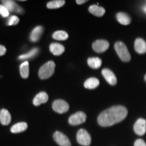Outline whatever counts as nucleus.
I'll return each instance as SVG.
<instances>
[{"mask_svg": "<svg viewBox=\"0 0 146 146\" xmlns=\"http://www.w3.org/2000/svg\"><path fill=\"white\" fill-rule=\"evenodd\" d=\"M128 110L123 106H114L103 111L98 118L101 127H110L117 124L127 117Z\"/></svg>", "mask_w": 146, "mask_h": 146, "instance_id": "1", "label": "nucleus"}, {"mask_svg": "<svg viewBox=\"0 0 146 146\" xmlns=\"http://www.w3.org/2000/svg\"><path fill=\"white\" fill-rule=\"evenodd\" d=\"M56 64L53 61H49L44 64L39 70V76L41 79H47L51 77L54 73Z\"/></svg>", "mask_w": 146, "mask_h": 146, "instance_id": "2", "label": "nucleus"}, {"mask_svg": "<svg viewBox=\"0 0 146 146\" xmlns=\"http://www.w3.org/2000/svg\"><path fill=\"white\" fill-rule=\"evenodd\" d=\"M114 49L118 57L123 62H129L131 60V55L125 43L118 41L115 43Z\"/></svg>", "mask_w": 146, "mask_h": 146, "instance_id": "3", "label": "nucleus"}, {"mask_svg": "<svg viewBox=\"0 0 146 146\" xmlns=\"http://www.w3.org/2000/svg\"><path fill=\"white\" fill-rule=\"evenodd\" d=\"M76 140L80 145L83 146H89L91 143L90 135L85 129H83L78 130L76 134Z\"/></svg>", "mask_w": 146, "mask_h": 146, "instance_id": "4", "label": "nucleus"}, {"mask_svg": "<svg viewBox=\"0 0 146 146\" xmlns=\"http://www.w3.org/2000/svg\"><path fill=\"white\" fill-rule=\"evenodd\" d=\"M1 3L3 5H4L5 8L8 9L9 12H15V13L21 14H23L25 12V10L21 6H20L15 1H12V0H3V1H1Z\"/></svg>", "mask_w": 146, "mask_h": 146, "instance_id": "5", "label": "nucleus"}, {"mask_svg": "<svg viewBox=\"0 0 146 146\" xmlns=\"http://www.w3.org/2000/svg\"><path fill=\"white\" fill-rule=\"evenodd\" d=\"M52 108L56 112L63 114L69 110V105L66 102L62 100H55L52 104Z\"/></svg>", "mask_w": 146, "mask_h": 146, "instance_id": "6", "label": "nucleus"}, {"mask_svg": "<svg viewBox=\"0 0 146 146\" xmlns=\"http://www.w3.org/2000/svg\"><path fill=\"white\" fill-rule=\"evenodd\" d=\"M87 116L83 112H77L71 115L68 119V123L71 125H78L86 121Z\"/></svg>", "mask_w": 146, "mask_h": 146, "instance_id": "7", "label": "nucleus"}, {"mask_svg": "<svg viewBox=\"0 0 146 146\" xmlns=\"http://www.w3.org/2000/svg\"><path fill=\"white\" fill-rule=\"evenodd\" d=\"M53 137L54 141L60 146H71V143L68 137L60 131L55 132Z\"/></svg>", "mask_w": 146, "mask_h": 146, "instance_id": "8", "label": "nucleus"}, {"mask_svg": "<svg viewBox=\"0 0 146 146\" xmlns=\"http://www.w3.org/2000/svg\"><path fill=\"white\" fill-rule=\"evenodd\" d=\"M135 133L138 135H143L146 132V121L143 118H139L133 127Z\"/></svg>", "mask_w": 146, "mask_h": 146, "instance_id": "9", "label": "nucleus"}, {"mask_svg": "<svg viewBox=\"0 0 146 146\" xmlns=\"http://www.w3.org/2000/svg\"><path fill=\"white\" fill-rule=\"evenodd\" d=\"M109 43L106 40H97L93 43V50L97 53H102L109 48Z\"/></svg>", "mask_w": 146, "mask_h": 146, "instance_id": "10", "label": "nucleus"}, {"mask_svg": "<svg viewBox=\"0 0 146 146\" xmlns=\"http://www.w3.org/2000/svg\"><path fill=\"white\" fill-rule=\"evenodd\" d=\"M102 75L106 80V81L110 85H115L117 83V78H116V76L114 74V72L110 69L104 68L102 71Z\"/></svg>", "mask_w": 146, "mask_h": 146, "instance_id": "11", "label": "nucleus"}, {"mask_svg": "<svg viewBox=\"0 0 146 146\" xmlns=\"http://www.w3.org/2000/svg\"><path fill=\"white\" fill-rule=\"evenodd\" d=\"M48 95L47 94V93L42 91V92H40L37 95H36V96L34 98L33 101V103L34 106H38L42 104L46 103L48 101Z\"/></svg>", "mask_w": 146, "mask_h": 146, "instance_id": "12", "label": "nucleus"}, {"mask_svg": "<svg viewBox=\"0 0 146 146\" xmlns=\"http://www.w3.org/2000/svg\"><path fill=\"white\" fill-rule=\"evenodd\" d=\"M43 28L41 26L36 27L32 31L30 35V39L32 42L38 41L41 38V36L43 34Z\"/></svg>", "mask_w": 146, "mask_h": 146, "instance_id": "13", "label": "nucleus"}, {"mask_svg": "<svg viewBox=\"0 0 146 146\" xmlns=\"http://www.w3.org/2000/svg\"><path fill=\"white\" fill-rule=\"evenodd\" d=\"M135 50L139 54L146 53V42L141 38H138L135 41Z\"/></svg>", "mask_w": 146, "mask_h": 146, "instance_id": "14", "label": "nucleus"}, {"mask_svg": "<svg viewBox=\"0 0 146 146\" xmlns=\"http://www.w3.org/2000/svg\"><path fill=\"white\" fill-rule=\"evenodd\" d=\"M12 117L9 111L5 109H2L0 111V122L3 125H8L10 123Z\"/></svg>", "mask_w": 146, "mask_h": 146, "instance_id": "15", "label": "nucleus"}, {"mask_svg": "<svg viewBox=\"0 0 146 146\" xmlns=\"http://www.w3.org/2000/svg\"><path fill=\"white\" fill-rule=\"evenodd\" d=\"M50 50L52 54L55 56H60L64 52V47L62 45L58 43H53L50 45Z\"/></svg>", "mask_w": 146, "mask_h": 146, "instance_id": "16", "label": "nucleus"}, {"mask_svg": "<svg viewBox=\"0 0 146 146\" xmlns=\"http://www.w3.org/2000/svg\"><path fill=\"white\" fill-rule=\"evenodd\" d=\"M89 11L91 14H94V15L98 16V17H101L104 15L106 10L105 9L102 7H100L98 5H92L89 8Z\"/></svg>", "mask_w": 146, "mask_h": 146, "instance_id": "17", "label": "nucleus"}, {"mask_svg": "<svg viewBox=\"0 0 146 146\" xmlns=\"http://www.w3.org/2000/svg\"><path fill=\"white\" fill-rule=\"evenodd\" d=\"M28 125L25 122H21V123H16L15 125L12 126L10 129V131L12 133H22L23 131H26Z\"/></svg>", "mask_w": 146, "mask_h": 146, "instance_id": "18", "label": "nucleus"}, {"mask_svg": "<svg viewBox=\"0 0 146 146\" xmlns=\"http://www.w3.org/2000/svg\"><path fill=\"white\" fill-rule=\"evenodd\" d=\"M100 85V81L96 78H89L85 81L84 83V87L88 89H94L98 87Z\"/></svg>", "mask_w": 146, "mask_h": 146, "instance_id": "19", "label": "nucleus"}, {"mask_svg": "<svg viewBox=\"0 0 146 146\" xmlns=\"http://www.w3.org/2000/svg\"><path fill=\"white\" fill-rule=\"evenodd\" d=\"M118 22L123 25H128L131 23V18L128 14L123 12H119L116 14Z\"/></svg>", "mask_w": 146, "mask_h": 146, "instance_id": "20", "label": "nucleus"}, {"mask_svg": "<svg viewBox=\"0 0 146 146\" xmlns=\"http://www.w3.org/2000/svg\"><path fill=\"white\" fill-rule=\"evenodd\" d=\"M102 60L100 59V58L97 57L89 58H88V60H87V64H88V65L91 67V68L94 69L99 68L102 66Z\"/></svg>", "mask_w": 146, "mask_h": 146, "instance_id": "21", "label": "nucleus"}, {"mask_svg": "<svg viewBox=\"0 0 146 146\" xmlns=\"http://www.w3.org/2000/svg\"><path fill=\"white\" fill-rule=\"evenodd\" d=\"M20 73L23 78H27L29 75V64L28 61H25L20 66Z\"/></svg>", "mask_w": 146, "mask_h": 146, "instance_id": "22", "label": "nucleus"}, {"mask_svg": "<svg viewBox=\"0 0 146 146\" xmlns=\"http://www.w3.org/2000/svg\"><path fill=\"white\" fill-rule=\"evenodd\" d=\"M38 53H39V49L38 48H33L31 50L29 51L28 53L27 54H23L21 56H20L18 57V59L21 60H28V59H31V58H34L35 56H36L37 55Z\"/></svg>", "mask_w": 146, "mask_h": 146, "instance_id": "23", "label": "nucleus"}, {"mask_svg": "<svg viewBox=\"0 0 146 146\" xmlns=\"http://www.w3.org/2000/svg\"><path fill=\"white\" fill-rule=\"evenodd\" d=\"M52 36L54 39L58 41H65L68 38V35L64 31H58L54 33Z\"/></svg>", "mask_w": 146, "mask_h": 146, "instance_id": "24", "label": "nucleus"}, {"mask_svg": "<svg viewBox=\"0 0 146 146\" xmlns=\"http://www.w3.org/2000/svg\"><path fill=\"white\" fill-rule=\"evenodd\" d=\"M65 4L64 0H54L47 3V7L49 9H57L62 7Z\"/></svg>", "mask_w": 146, "mask_h": 146, "instance_id": "25", "label": "nucleus"}, {"mask_svg": "<svg viewBox=\"0 0 146 146\" xmlns=\"http://www.w3.org/2000/svg\"><path fill=\"white\" fill-rule=\"evenodd\" d=\"M20 20L18 18V16H12L9 18L8 20V22H7V25L8 26H13V25H16L17 24L19 23Z\"/></svg>", "mask_w": 146, "mask_h": 146, "instance_id": "26", "label": "nucleus"}, {"mask_svg": "<svg viewBox=\"0 0 146 146\" xmlns=\"http://www.w3.org/2000/svg\"><path fill=\"white\" fill-rule=\"evenodd\" d=\"M0 15L3 18L8 17L9 15H10V12L2 4H0Z\"/></svg>", "mask_w": 146, "mask_h": 146, "instance_id": "27", "label": "nucleus"}, {"mask_svg": "<svg viewBox=\"0 0 146 146\" xmlns=\"http://www.w3.org/2000/svg\"><path fill=\"white\" fill-rule=\"evenodd\" d=\"M134 146H146V143L141 139H139L135 141Z\"/></svg>", "mask_w": 146, "mask_h": 146, "instance_id": "28", "label": "nucleus"}, {"mask_svg": "<svg viewBox=\"0 0 146 146\" xmlns=\"http://www.w3.org/2000/svg\"><path fill=\"white\" fill-rule=\"evenodd\" d=\"M6 53V48L3 45H0V56H2Z\"/></svg>", "mask_w": 146, "mask_h": 146, "instance_id": "29", "label": "nucleus"}, {"mask_svg": "<svg viewBox=\"0 0 146 146\" xmlns=\"http://www.w3.org/2000/svg\"><path fill=\"white\" fill-rule=\"evenodd\" d=\"M87 1H86V0H76V2L77 4L80 5V4H83V3L87 2Z\"/></svg>", "mask_w": 146, "mask_h": 146, "instance_id": "30", "label": "nucleus"}, {"mask_svg": "<svg viewBox=\"0 0 146 146\" xmlns=\"http://www.w3.org/2000/svg\"><path fill=\"white\" fill-rule=\"evenodd\" d=\"M145 81H146V74L145 75Z\"/></svg>", "mask_w": 146, "mask_h": 146, "instance_id": "31", "label": "nucleus"}, {"mask_svg": "<svg viewBox=\"0 0 146 146\" xmlns=\"http://www.w3.org/2000/svg\"><path fill=\"white\" fill-rule=\"evenodd\" d=\"M144 10H145V12H146V7H145V9H144Z\"/></svg>", "mask_w": 146, "mask_h": 146, "instance_id": "32", "label": "nucleus"}]
</instances>
